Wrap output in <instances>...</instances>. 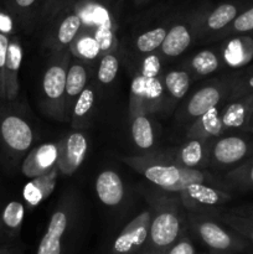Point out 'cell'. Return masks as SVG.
I'll list each match as a JSON object with an SVG mask.
<instances>
[{"label": "cell", "instance_id": "1", "mask_svg": "<svg viewBox=\"0 0 253 254\" xmlns=\"http://www.w3.org/2000/svg\"><path fill=\"white\" fill-rule=\"evenodd\" d=\"M119 160L130 166L159 190L165 192L178 193L192 184H208L227 190L222 178H217L207 170L183 168L175 164L149 158L145 154L135 156H119Z\"/></svg>", "mask_w": 253, "mask_h": 254}, {"label": "cell", "instance_id": "2", "mask_svg": "<svg viewBox=\"0 0 253 254\" xmlns=\"http://www.w3.org/2000/svg\"><path fill=\"white\" fill-rule=\"evenodd\" d=\"M174 193L156 190L145 193L149 207L151 210L150 231L146 247L165 252L183 233L181 222V203L179 196Z\"/></svg>", "mask_w": 253, "mask_h": 254}, {"label": "cell", "instance_id": "3", "mask_svg": "<svg viewBox=\"0 0 253 254\" xmlns=\"http://www.w3.org/2000/svg\"><path fill=\"white\" fill-rule=\"evenodd\" d=\"M16 103L0 99V148L12 166L21 163L36 140L34 128Z\"/></svg>", "mask_w": 253, "mask_h": 254}, {"label": "cell", "instance_id": "4", "mask_svg": "<svg viewBox=\"0 0 253 254\" xmlns=\"http://www.w3.org/2000/svg\"><path fill=\"white\" fill-rule=\"evenodd\" d=\"M78 195L73 191H66L51 213L46 231L40 240L36 254H64L67 245L79 218Z\"/></svg>", "mask_w": 253, "mask_h": 254}, {"label": "cell", "instance_id": "5", "mask_svg": "<svg viewBox=\"0 0 253 254\" xmlns=\"http://www.w3.org/2000/svg\"><path fill=\"white\" fill-rule=\"evenodd\" d=\"M69 50L50 52L49 61L41 78V109L49 118L66 122L64 94H66L67 72L71 64Z\"/></svg>", "mask_w": 253, "mask_h": 254}, {"label": "cell", "instance_id": "6", "mask_svg": "<svg viewBox=\"0 0 253 254\" xmlns=\"http://www.w3.org/2000/svg\"><path fill=\"white\" fill-rule=\"evenodd\" d=\"M235 79V76H230L203 84L184 103L183 108L176 114V121L189 127L210 109L225 104L230 99Z\"/></svg>", "mask_w": 253, "mask_h": 254}, {"label": "cell", "instance_id": "7", "mask_svg": "<svg viewBox=\"0 0 253 254\" xmlns=\"http://www.w3.org/2000/svg\"><path fill=\"white\" fill-rule=\"evenodd\" d=\"M186 220L191 230L212 252H242L250 246L245 238L210 216L188 213Z\"/></svg>", "mask_w": 253, "mask_h": 254}, {"label": "cell", "instance_id": "8", "mask_svg": "<svg viewBox=\"0 0 253 254\" xmlns=\"http://www.w3.org/2000/svg\"><path fill=\"white\" fill-rule=\"evenodd\" d=\"M251 156H253V139L242 134H223L210 143L208 168L227 173Z\"/></svg>", "mask_w": 253, "mask_h": 254}, {"label": "cell", "instance_id": "9", "mask_svg": "<svg viewBox=\"0 0 253 254\" xmlns=\"http://www.w3.org/2000/svg\"><path fill=\"white\" fill-rule=\"evenodd\" d=\"M181 206L188 213L212 217L233 198L231 191L208 184H192L178 192Z\"/></svg>", "mask_w": 253, "mask_h": 254}, {"label": "cell", "instance_id": "10", "mask_svg": "<svg viewBox=\"0 0 253 254\" xmlns=\"http://www.w3.org/2000/svg\"><path fill=\"white\" fill-rule=\"evenodd\" d=\"M44 45L50 52L69 50V46L83 27L81 16L77 12L73 2L62 7L46 25Z\"/></svg>", "mask_w": 253, "mask_h": 254}, {"label": "cell", "instance_id": "11", "mask_svg": "<svg viewBox=\"0 0 253 254\" xmlns=\"http://www.w3.org/2000/svg\"><path fill=\"white\" fill-rule=\"evenodd\" d=\"M166 92L160 77L148 79L135 73L131 79L129 94V116L141 113L153 116L166 106Z\"/></svg>", "mask_w": 253, "mask_h": 254}, {"label": "cell", "instance_id": "12", "mask_svg": "<svg viewBox=\"0 0 253 254\" xmlns=\"http://www.w3.org/2000/svg\"><path fill=\"white\" fill-rule=\"evenodd\" d=\"M150 207L136 213L114 237L108 254H138L148 246L150 231Z\"/></svg>", "mask_w": 253, "mask_h": 254}, {"label": "cell", "instance_id": "13", "mask_svg": "<svg viewBox=\"0 0 253 254\" xmlns=\"http://www.w3.org/2000/svg\"><path fill=\"white\" fill-rule=\"evenodd\" d=\"M211 141H203L200 139H186L176 148L166 150H154L145 153L149 158L165 163L175 164L188 169H200L206 170L208 168V151Z\"/></svg>", "mask_w": 253, "mask_h": 254}, {"label": "cell", "instance_id": "14", "mask_svg": "<svg viewBox=\"0 0 253 254\" xmlns=\"http://www.w3.org/2000/svg\"><path fill=\"white\" fill-rule=\"evenodd\" d=\"M88 153V139L83 131L73 130L59 141L57 168L64 176H71L81 168Z\"/></svg>", "mask_w": 253, "mask_h": 254}, {"label": "cell", "instance_id": "15", "mask_svg": "<svg viewBox=\"0 0 253 254\" xmlns=\"http://www.w3.org/2000/svg\"><path fill=\"white\" fill-rule=\"evenodd\" d=\"M243 5L237 2H222L207 14L201 16L197 22L192 24L195 37L206 39L215 37L221 31L230 26L233 20L243 11Z\"/></svg>", "mask_w": 253, "mask_h": 254}, {"label": "cell", "instance_id": "16", "mask_svg": "<svg viewBox=\"0 0 253 254\" xmlns=\"http://www.w3.org/2000/svg\"><path fill=\"white\" fill-rule=\"evenodd\" d=\"M59 141L45 143L32 148L21 161V173L29 180L50 173L57 166Z\"/></svg>", "mask_w": 253, "mask_h": 254}, {"label": "cell", "instance_id": "17", "mask_svg": "<svg viewBox=\"0 0 253 254\" xmlns=\"http://www.w3.org/2000/svg\"><path fill=\"white\" fill-rule=\"evenodd\" d=\"M253 112V94L231 98L221 108L225 133L227 131H247Z\"/></svg>", "mask_w": 253, "mask_h": 254}, {"label": "cell", "instance_id": "18", "mask_svg": "<svg viewBox=\"0 0 253 254\" xmlns=\"http://www.w3.org/2000/svg\"><path fill=\"white\" fill-rule=\"evenodd\" d=\"M22 57H24V49H22L21 40H20V37L16 34L11 35L4 67L5 101L7 102H15L19 98V72L20 67H21Z\"/></svg>", "mask_w": 253, "mask_h": 254}, {"label": "cell", "instance_id": "19", "mask_svg": "<svg viewBox=\"0 0 253 254\" xmlns=\"http://www.w3.org/2000/svg\"><path fill=\"white\" fill-rule=\"evenodd\" d=\"M94 190L106 207L117 208L126 200V185L122 176L113 169H104L96 176Z\"/></svg>", "mask_w": 253, "mask_h": 254}, {"label": "cell", "instance_id": "20", "mask_svg": "<svg viewBox=\"0 0 253 254\" xmlns=\"http://www.w3.org/2000/svg\"><path fill=\"white\" fill-rule=\"evenodd\" d=\"M2 6L11 16L16 27L26 34L39 26L40 14L45 0H0Z\"/></svg>", "mask_w": 253, "mask_h": 254}, {"label": "cell", "instance_id": "21", "mask_svg": "<svg viewBox=\"0 0 253 254\" xmlns=\"http://www.w3.org/2000/svg\"><path fill=\"white\" fill-rule=\"evenodd\" d=\"M89 67L81 60H77L74 57L71 59L68 72H67L66 81V94H64V114H66V122H69L72 108L74 103L81 96L89 84Z\"/></svg>", "mask_w": 253, "mask_h": 254}, {"label": "cell", "instance_id": "22", "mask_svg": "<svg viewBox=\"0 0 253 254\" xmlns=\"http://www.w3.org/2000/svg\"><path fill=\"white\" fill-rule=\"evenodd\" d=\"M26 206L20 200H11L0 212V245L16 243L24 223Z\"/></svg>", "mask_w": 253, "mask_h": 254}, {"label": "cell", "instance_id": "23", "mask_svg": "<svg viewBox=\"0 0 253 254\" xmlns=\"http://www.w3.org/2000/svg\"><path fill=\"white\" fill-rule=\"evenodd\" d=\"M195 37L192 22L179 21L171 25L168 30L159 55L164 59H174L183 55L190 47Z\"/></svg>", "mask_w": 253, "mask_h": 254}, {"label": "cell", "instance_id": "24", "mask_svg": "<svg viewBox=\"0 0 253 254\" xmlns=\"http://www.w3.org/2000/svg\"><path fill=\"white\" fill-rule=\"evenodd\" d=\"M222 106L210 109L203 116L192 122L186 129V139H200L203 141H212L213 139L226 134L222 121H221Z\"/></svg>", "mask_w": 253, "mask_h": 254}, {"label": "cell", "instance_id": "25", "mask_svg": "<svg viewBox=\"0 0 253 254\" xmlns=\"http://www.w3.org/2000/svg\"><path fill=\"white\" fill-rule=\"evenodd\" d=\"M130 118V136L134 145L140 150L150 153L158 143V129L151 116L136 113Z\"/></svg>", "mask_w": 253, "mask_h": 254}, {"label": "cell", "instance_id": "26", "mask_svg": "<svg viewBox=\"0 0 253 254\" xmlns=\"http://www.w3.org/2000/svg\"><path fill=\"white\" fill-rule=\"evenodd\" d=\"M60 174L61 173H60L59 168L56 166L50 173L29 180V183L25 185L24 191H22L25 206L31 208L36 207L42 201L46 200L54 192Z\"/></svg>", "mask_w": 253, "mask_h": 254}, {"label": "cell", "instance_id": "27", "mask_svg": "<svg viewBox=\"0 0 253 254\" xmlns=\"http://www.w3.org/2000/svg\"><path fill=\"white\" fill-rule=\"evenodd\" d=\"M221 52L222 61L232 67H240L247 64L253 56V39L247 35L235 36L226 42Z\"/></svg>", "mask_w": 253, "mask_h": 254}, {"label": "cell", "instance_id": "28", "mask_svg": "<svg viewBox=\"0 0 253 254\" xmlns=\"http://www.w3.org/2000/svg\"><path fill=\"white\" fill-rule=\"evenodd\" d=\"M69 52H71L72 57L81 60L87 64L89 62L96 61L102 56L101 45H99L96 35L91 29H87L84 26L82 27L79 34L77 35V37L69 46Z\"/></svg>", "mask_w": 253, "mask_h": 254}, {"label": "cell", "instance_id": "29", "mask_svg": "<svg viewBox=\"0 0 253 254\" xmlns=\"http://www.w3.org/2000/svg\"><path fill=\"white\" fill-rule=\"evenodd\" d=\"M96 102L97 91L93 83H89L76 101L73 108H72L71 116H69L68 123L71 124L74 130H81V129L86 128L94 111Z\"/></svg>", "mask_w": 253, "mask_h": 254}, {"label": "cell", "instance_id": "30", "mask_svg": "<svg viewBox=\"0 0 253 254\" xmlns=\"http://www.w3.org/2000/svg\"><path fill=\"white\" fill-rule=\"evenodd\" d=\"M160 79L166 96L170 97L173 102H178L183 99L190 89L192 76L188 68H173L161 73Z\"/></svg>", "mask_w": 253, "mask_h": 254}, {"label": "cell", "instance_id": "31", "mask_svg": "<svg viewBox=\"0 0 253 254\" xmlns=\"http://www.w3.org/2000/svg\"><path fill=\"white\" fill-rule=\"evenodd\" d=\"M222 57L217 50L205 49L196 52L189 61V72L192 77H205L217 72L222 67Z\"/></svg>", "mask_w": 253, "mask_h": 254}, {"label": "cell", "instance_id": "32", "mask_svg": "<svg viewBox=\"0 0 253 254\" xmlns=\"http://www.w3.org/2000/svg\"><path fill=\"white\" fill-rule=\"evenodd\" d=\"M222 181L228 191H253V156L225 173Z\"/></svg>", "mask_w": 253, "mask_h": 254}, {"label": "cell", "instance_id": "33", "mask_svg": "<svg viewBox=\"0 0 253 254\" xmlns=\"http://www.w3.org/2000/svg\"><path fill=\"white\" fill-rule=\"evenodd\" d=\"M15 27H16V25L12 21L11 16L7 14V11L0 1V99H4V67L5 61H6L10 37H11V35H15Z\"/></svg>", "mask_w": 253, "mask_h": 254}, {"label": "cell", "instance_id": "34", "mask_svg": "<svg viewBox=\"0 0 253 254\" xmlns=\"http://www.w3.org/2000/svg\"><path fill=\"white\" fill-rule=\"evenodd\" d=\"M216 221L222 223L223 226L228 227L245 238L248 243H253V220L243 216H238L236 213L231 212L230 210H221L216 215L212 216Z\"/></svg>", "mask_w": 253, "mask_h": 254}, {"label": "cell", "instance_id": "35", "mask_svg": "<svg viewBox=\"0 0 253 254\" xmlns=\"http://www.w3.org/2000/svg\"><path fill=\"white\" fill-rule=\"evenodd\" d=\"M168 30L169 27L166 26H156L141 32L134 39V50L141 55H150L154 52H159L164 39L168 34Z\"/></svg>", "mask_w": 253, "mask_h": 254}, {"label": "cell", "instance_id": "36", "mask_svg": "<svg viewBox=\"0 0 253 254\" xmlns=\"http://www.w3.org/2000/svg\"><path fill=\"white\" fill-rule=\"evenodd\" d=\"M119 61L121 59H119L117 50L107 52L99 57L96 78L101 86H109L111 83H113L119 71Z\"/></svg>", "mask_w": 253, "mask_h": 254}, {"label": "cell", "instance_id": "37", "mask_svg": "<svg viewBox=\"0 0 253 254\" xmlns=\"http://www.w3.org/2000/svg\"><path fill=\"white\" fill-rule=\"evenodd\" d=\"M253 32V6L243 10L228 27L216 35L213 39H228V37L240 36V35Z\"/></svg>", "mask_w": 253, "mask_h": 254}, {"label": "cell", "instance_id": "38", "mask_svg": "<svg viewBox=\"0 0 253 254\" xmlns=\"http://www.w3.org/2000/svg\"><path fill=\"white\" fill-rule=\"evenodd\" d=\"M140 76L145 77L148 79L158 78L161 76V56L159 54L146 55L145 59L141 62V66L139 71H136Z\"/></svg>", "mask_w": 253, "mask_h": 254}, {"label": "cell", "instance_id": "39", "mask_svg": "<svg viewBox=\"0 0 253 254\" xmlns=\"http://www.w3.org/2000/svg\"><path fill=\"white\" fill-rule=\"evenodd\" d=\"M68 2H71V0H45L41 14H40L39 25L46 26L50 22V20H51L62 7L66 6Z\"/></svg>", "mask_w": 253, "mask_h": 254}, {"label": "cell", "instance_id": "40", "mask_svg": "<svg viewBox=\"0 0 253 254\" xmlns=\"http://www.w3.org/2000/svg\"><path fill=\"white\" fill-rule=\"evenodd\" d=\"M248 94H253V74H243V76L236 77L230 99L248 96Z\"/></svg>", "mask_w": 253, "mask_h": 254}, {"label": "cell", "instance_id": "41", "mask_svg": "<svg viewBox=\"0 0 253 254\" xmlns=\"http://www.w3.org/2000/svg\"><path fill=\"white\" fill-rule=\"evenodd\" d=\"M164 254H197V252H196L192 241L184 230L179 240L170 248H168Z\"/></svg>", "mask_w": 253, "mask_h": 254}, {"label": "cell", "instance_id": "42", "mask_svg": "<svg viewBox=\"0 0 253 254\" xmlns=\"http://www.w3.org/2000/svg\"><path fill=\"white\" fill-rule=\"evenodd\" d=\"M0 254H24V248L19 243L0 245Z\"/></svg>", "mask_w": 253, "mask_h": 254}, {"label": "cell", "instance_id": "43", "mask_svg": "<svg viewBox=\"0 0 253 254\" xmlns=\"http://www.w3.org/2000/svg\"><path fill=\"white\" fill-rule=\"evenodd\" d=\"M231 212L236 213L238 216H243V217L252 218L253 220V205H247V206H240V207L231 208Z\"/></svg>", "mask_w": 253, "mask_h": 254}, {"label": "cell", "instance_id": "44", "mask_svg": "<svg viewBox=\"0 0 253 254\" xmlns=\"http://www.w3.org/2000/svg\"><path fill=\"white\" fill-rule=\"evenodd\" d=\"M165 252H161V251H156L153 250V248L145 247L143 251H140L138 254H164Z\"/></svg>", "mask_w": 253, "mask_h": 254}, {"label": "cell", "instance_id": "45", "mask_svg": "<svg viewBox=\"0 0 253 254\" xmlns=\"http://www.w3.org/2000/svg\"><path fill=\"white\" fill-rule=\"evenodd\" d=\"M252 128H253V112H252V116H251V119H250V124H248L247 133H248V131H250Z\"/></svg>", "mask_w": 253, "mask_h": 254}, {"label": "cell", "instance_id": "46", "mask_svg": "<svg viewBox=\"0 0 253 254\" xmlns=\"http://www.w3.org/2000/svg\"><path fill=\"white\" fill-rule=\"evenodd\" d=\"M245 74H253V66L251 67V68H248L247 71H246Z\"/></svg>", "mask_w": 253, "mask_h": 254}, {"label": "cell", "instance_id": "47", "mask_svg": "<svg viewBox=\"0 0 253 254\" xmlns=\"http://www.w3.org/2000/svg\"><path fill=\"white\" fill-rule=\"evenodd\" d=\"M210 254H231V253H221V252H212V251H211V253Z\"/></svg>", "mask_w": 253, "mask_h": 254}, {"label": "cell", "instance_id": "48", "mask_svg": "<svg viewBox=\"0 0 253 254\" xmlns=\"http://www.w3.org/2000/svg\"><path fill=\"white\" fill-rule=\"evenodd\" d=\"M135 1H138V2H145V1H148V0H135Z\"/></svg>", "mask_w": 253, "mask_h": 254}, {"label": "cell", "instance_id": "49", "mask_svg": "<svg viewBox=\"0 0 253 254\" xmlns=\"http://www.w3.org/2000/svg\"><path fill=\"white\" fill-rule=\"evenodd\" d=\"M248 133H251V134H253V128H252V129H251V130H250V131H248Z\"/></svg>", "mask_w": 253, "mask_h": 254}, {"label": "cell", "instance_id": "50", "mask_svg": "<svg viewBox=\"0 0 253 254\" xmlns=\"http://www.w3.org/2000/svg\"><path fill=\"white\" fill-rule=\"evenodd\" d=\"M73 1H77V0H73ZM78 1H79V0H78Z\"/></svg>", "mask_w": 253, "mask_h": 254}]
</instances>
